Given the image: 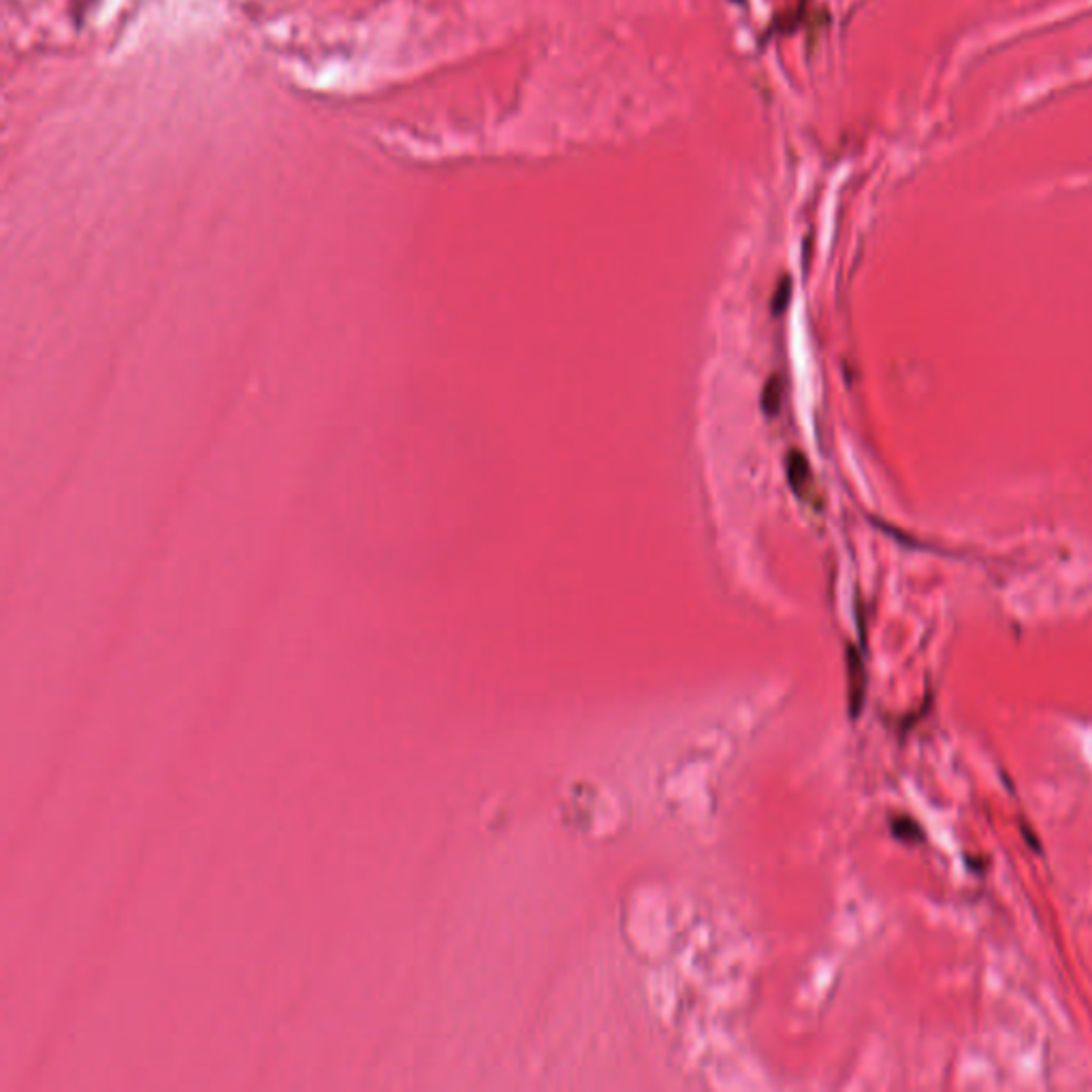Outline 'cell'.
<instances>
[{
	"instance_id": "277c9868",
	"label": "cell",
	"mask_w": 1092,
	"mask_h": 1092,
	"mask_svg": "<svg viewBox=\"0 0 1092 1092\" xmlns=\"http://www.w3.org/2000/svg\"><path fill=\"white\" fill-rule=\"evenodd\" d=\"M790 297V282L788 278L781 280V286H779V292H775V311H781L783 305L788 303Z\"/></svg>"
},
{
	"instance_id": "7a4b0ae2",
	"label": "cell",
	"mask_w": 1092,
	"mask_h": 1092,
	"mask_svg": "<svg viewBox=\"0 0 1092 1092\" xmlns=\"http://www.w3.org/2000/svg\"><path fill=\"white\" fill-rule=\"evenodd\" d=\"M781 402H783V383H781V378L772 376L764 386L762 408L766 414L772 416V414H777L779 408H781Z\"/></svg>"
},
{
	"instance_id": "6da1fadb",
	"label": "cell",
	"mask_w": 1092,
	"mask_h": 1092,
	"mask_svg": "<svg viewBox=\"0 0 1092 1092\" xmlns=\"http://www.w3.org/2000/svg\"><path fill=\"white\" fill-rule=\"evenodd\" d=\"M785 470H788L791 491H794L804 504H809V506H820V495H817L813 474H811V467L807 459H804V454L791 451L788 454V461H785Z\"/></svg>"
},
{
	"instance_id": "3957f363",
	"label": "cell",
	"mask_w": 1092,
	"mask_h": 1092,
	"mask_svg": "<svg viewBox=\"0 0 1092 1092\" xmlns=\"http://www.w3.org/2000/svg\"><path fill=\"white\" fill-rule=\"evenodd\" d=\"M892 830H894V834L898 836V839H907V841H920L922 839V830L917 828L913 822H909V820L896 822L894 826H892Z\"/></svg>"
}]
</instances>
